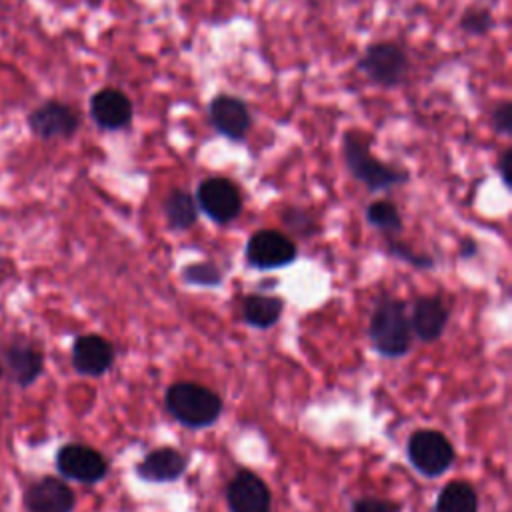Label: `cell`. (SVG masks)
Listing matches in <instances>:
<instances>
[{
  "label": "cell",
  "mask_w": 512,
  "mask_h": 512,
  "mask_svg": "<svg viewBox=\"0 0 512 512\" xmlns=\"http://www.w3.org/2000/svg\"><path fill=\"white\" fill-rule=\"evenodd\" d=\"M342 156L350 174L362 182L368 190H388L408 182V172L390 164L380 162L372 152L364 138V134L356 130H348L342 138Z\"/></svg>",
  "instance_id": "obj_1"
},
{
  "label": "cell",
  "mask_w": 512,
  "mask_h": 512,
  "mask_svg": "<svg viewBox=\"0 0 512 512\" xmlns=\"http://www.w3.org/2000/svg\"><path fill=\"white\" fill-rule=\"evenodd\" d=\"M368 336L382 356H404L412 346V328L406 304L392 296H382L370 316Z\"/></svg>",
  "instance_id": "obj_2"
},
{
  "label": "cell",
  "mask_w": 512,
  "mask_h": 512,
  "mask_svg": "<svg viewBox=\"0 0 512 512\" xmlns=\"http://www.w3.org/2000/svg\"><path fill=\"white\" fill-rule=\"evenodd\" d=\"M168 412L188 428H204L214 424L222 414V398L200 384L176 382L166 390Z\"/></svg>",
  "instance_id": "obj_3"
},
{
  "label": "cell",
  "mask_w": 512,
  "mask_h": 512,
  "mask_svg": "<svg viewBox=\"0 0 512 512\" xmlns=\"http://www.w3.org/2000/svg\"><path fill=\"white\" fill-rule=\"evenodd\" d=\"M358 68L370 82L382 88H396L406 78L408 56L394 42H374L364 50Z\"/></svg>",
  "instance_id": "obj_4"
},
{
  "label": "cell",
  "mask_w": 512,
  "mask_h": 512,
  "mask_svg": "<svg viewBox=\"0 0 512 512\" xmlns=\"http://www.w3.org/2000/svg\"><path fill=\"white\" fill-rule=\"evenodd\" d=\"M408 458L424 476H440L454 462L450 440L438 430H416L408 440Z\"/></svg>",
  "instance_id": "obj_5"
},
{
  "label": "cell",
  "mask_w": 512,
  "mask_h": 512,
  "mask_svg": "<svg viewBox=\"0 0 512 512\" xmlns=\"http://www.w3.org/2000/svg\"><path fill=\"white\" fill-rule=\"evenodd\" d=\"M196 202L202 212L218 224L232 222L242 210L238 186L224 176H210L198 184Z\"/></svg>",
  "instance_id": "obj_6"
},
{
  "label": "cell",
  "mask_w": 512,
  "mask_h": 512,
  "mask_svg": "<svg viewBox=\"0 0 512 512\" xmlns=\"http://www.w3.org/2000/svg\"><path fill=\"white\" fill-rule=\"evenodd\" d=\"M296 246L294 242L278 230H258L250 236L246 244V260L250 266L260 270L282 268L294 262Z\"/></svg>",
  "instance_id": "obj_7"
},
{
  "label": "cell",
  "mask_w": 512,
  "mask_h": 512,
  "mask_svg": "<svg viewBox=\"0 0 512 512\" xmlns=\"http://www.w3.org/2000/svg\"><path fill=\"white\" fill-rule=\"evenodd\" d=\"M56 470L70 480L82 484L100 482L108 472L106 458L84 444H66L56 454Z\"/></svg>",
  "instance_id": "obj_8"
},
{
  "label": "cell",
  "mask_w": 512,
  "mask_h": 512,
  "mask_svg": "<svg viewBox=\"0 0 512 512\" xmlns=\"http://www.w3.org/2000/svg\"><path fill=\"white\" fill-rule=\"evenodd\" d=\"M208 118L218 134L234 142L244 140L252 128V114L246 102L234 94H216L208 102Z\"/></svg>",
  "instance_id": "obj_9"
},
{
  "label": "cell",
  "mask_w": 512,
  "mask_h": 512,
  "mask_svg": "<svg viewBox=\"0 0 512 512\" xmlns=\"http://www.w3.org/2000/svg\"><path fill=\"white\" fill-rule=\"evenodd\" d=\"M28 126L38 138L44 140L70 138L80 126V116L72 106L58 100H48L30 112Z\"/></svg>",
  "instance_id": "obj_10"
},
{
  "label": "cell",
  "mask_w": 512,
  "mask_h": 512,
  "mask_svg": "<svg viewBox=\"0 0 512 512\" xmlns=\"http://www.w3.org/2000/svg\"><path fill=\"white\" fill-rule=\"evenodd\" d=\"M230 512H270L272 496L266 482L250 470H238L226 488Z\"/></svg>",
  "instance_id": "obj_11"
},
{
  "label": "cell",
  "mask_w": 512,
  "mask_h": 512,
  "mask_svg": "<svg viewBox=\"0 0 512 512\" xmlns=\"http://www.w3.org/2000/svg\"><path fill=\"white\" fill-rule=\"evenodd\" d=\"M28 512H72L76 496L72 488L54 476H44L28 486L24 492Z\"/></svg>",
  "instance_id": "obj_12"
},
{
  "label": "cell",
  "mask_w": 512,
  "mask_h": 512,
  "mask_svg": "<svg viewBox=\"0 0 512 512\" xmlns=\"http://www.w3.org/2000/svg\"><path fill=\"white\" fill-rule=\"evenodd\" d=\"M90 116L102 130H122L134 116L132 100L118 88H102L90 98Z\"/></svg>",
  "instance_id": "obj_13"
},
{
  "label": "cell",
  "mask_w": 512,
  "mask_h": 512,
  "mask_svg": "<svg viewBox=\"0 0 512 512\" xmlns=\"http://www.w3.org/2000/svg\"><path fill=\"white\" fill-rule=\"evenodd\" d=\"M114 364V346L98 336L84 334L72 344V366L82 376H102Z\"/></svg>",
  "instance_id": "obj_14"
},
{
  "label": "cell",
  "mask_w": 512,
  "mask_h": 512,
  "mask_svg": "<svg viewBox=\"0 0 512 512\" xmlns=\"http://www.w3.org/2000/svg\"><path fill=\"white\" fill-rule=\"evenodd\" d=\"M410 318V328L412 334H416L422 342H432L442 336L450 312L442 298L438 296H420L414 300L412 314Z\"/></svg>",
  "instance_id": "obj_15"
},
{
  "label": "cell",
  "mask_w": 512,
  "mask_h": 512,
  "mask_svg": "<svg viewBox=\"0 0 512 512\" xmlns=\"http://www.w3.org/2000/svg\"><path fill=\"white\" fill-rule=\"evenodd\" d=\"M2 360V366L8 368L10 378L22 388L34 384L44 370V354L28 342H14L4 346Z\"/></svg>",
  "instance_id": "obj_16"
},
{
  "label": "cell",
  "mask_w": 512,
  "mask_h": 512,
  "mask_svg": "<svg viewBox=\"0 0 512 512\" xmlns=\"http://www.w3.org/2000/svg\"><path fill=\"white\" fill-rule=\"evenodd\" d=\"M188 468V458L176 448H156L148 452L136 466L140 478L148 482H172L178 480Z\"/></svg>",
  "instance_id": "obj_17"
},
{
  "label": "cell",
  "mask_w": 512,
  "mask_h": 512,
  "mask_svg": "<svg viewBox=\"0 0 512 512\" xmlns=\"http://www.w3.org/2000/svg\"><path fill=\"white\" fill-rule=\"evenodd\" d=\"M284 310V302L278 296L268 294H248L242 300V318L254 328H270L278 322Z\"/></svg>",
  "instance_id": "obj_18"
},
{
  "label": "cell",
  "mask_w": 512,
  "mask_h": 512,
  "mask_svg": "<svg viewBox=\"0 0 512 512\" xmlns=\"http://www.w3.org/2000/svg\"><path fill=\"white\" fill-rule=\"evenodd\" d=\"M434 512H478V494L468 482H448L436 498Z\"/></svg>",
  "instance_id": "obj_19"
},
{
  "label": "cell",
  "mask_w": 512,
  "mask_h": 512,
  "mask_svg": "<svg viewBox=\"0 0 512 512\" xmlns=\"http://www.w3.org/2000/svg\"><path fill=\"white\" fill-rule=\"evenodd\" d=\"M164 214L170 228L188 230L198 218L196 200L186 190H170V194L164 200Z\"/></svg>",
  "instance_id": "obj_20"
},
{
  "label": "cell",
  "mask_w": 512,
  "mask_h": 512,
  "mask_svg": "<svg viewBox=\"0 0 512 512\" xmlns=\"http://www.w3.org/2000/svg\"><path fill=\"white\" fill-rule=\"evenodd\" d=\"M366 220L386 232V234H396L402 230V218H400V212L396 208V204L388 202V200H376L372 204H368L366 208Z\"/></svg>",
  "instance_id": "obj_21"
},
{
  "label": "cell",
  "mask_w": 512,
  "mask_h": 512,
  "mask_svg": "<svg viewBox=\"0 0 512 512\" xmlns=\"http://www.w3.org/2000/svg\"><path fill=\"white\" fill-rule=\"evenodd\" d=\"M494 26V18L486 8H468L460 18V28L470 36H484Z\"/></svg>",
  "instance_id": "obj_22"
},
{
  "label": "cell",
  "mask_w": 512,
  "mask_h": 512,
  "mask_svg": "<svg viewBox=\"0 0 512 512\" xmlns=\"http://www.w3.org/2000/svg\"><path fill=\"white\" fill-rule=\"evenodd\" d=\"M184 280L190 284H200V286H218L222 280V272L216 264L212 262H198L190 264L182 272Z\"/></svg>",
  "instance_id": "obj_23"
},
{
  "label": "cell",
  "mask_w": 512,
  "mask_h": 512,
  "mask_svg": "<svg viewBox=\"0 0 512 512\" xmlns=\"http://www.w3.org/2000/svg\"><path fill=\"white\" fill-rule=\"evenodd\" d=\"M282 220L296 234H312L316 230V222L312 220V216H308L304 210H298V208L284 210Z\"/></svg>",
  "instance_id": "obj_24"
},
{
  "label": "cell",
  "mask_w": 512,
  "mask_h": 512,
  "mask_svg": "<svg viewBox=\"0 0 512 512\" xmlns=\"http://www.w3.org/2000/svg\"><path fill=\"white\" fill-rule=\"evenodd\" d=\"M402 508L396 502L374 498V496H364L352 502L350 512H400Z\"/></svg>",
  "instance_id": "obj_25"
},
{
  "label": "cell",
  "mask_w": 512,
  "mask_h": 512,
  "mask_svg": "<svg viewBox=\"0 0 512 512\" xmlns=\"http://www.w3.org/2000/svg\"><path fill=\"white\" fill-rule=\"evenodd\" d=\"M490 120H492V128L498 132V134H510L512 132V104L510 100H502L494 106L492 114H490Z\"/></svg>",
  "instance_id": "obj_26"
},
{
  "label": "cell",
  "mask_w": 512,
  "mask_h": 512,
  "mask_svg": "<svg viewBox=\"0 0 512 512\" xmlns=\"http://www.w3.org/2000/svg\"><path fill=\"white\" fill-rule=\"evenodd\" d=\"M388 252L396 254L398 258H404V260L412 262L414 266H422V268H428V266H432V260H430L428 256H418V254H410V252L406 250V246H402V244H396V242H390V244H388Z\"/></svg>",
  "instance_id": "obj_27"
},
{
  "label": "cell",
  "mask_w": 512,
  "mask_h": 512,
  "mask_svg": "<svg viewBox=\"0 0 512 512\" xmlns=\"http://www.w3.org/2000/svg\"><path fill=\"white\" fill-rule=\"evenodd\" d=\"M510 166H512V148H506L500 156H498V162H496V168H498V174L502 178V182L510 188L512 180H510Z\"/></svg>",
  "instance_id": "obj_28"
},
{
  "label": "cell",
  "mask_w": 512,
  "mask_h": 512,
  "mask_svg": "<svg viewBox=\"0 0 512 512\" xmlns=\"http://www.w3.org/2000/svg\"><path fill=\"white\" fill-rule=\"evenodd\" d=\"M472 254H476V244L472 240H468L466 242V250L462 248V256H472Z\"/></svg>",
  "instance_id": "obj_29"
},
{
  "label": "cell",
  "mask_w": 512,
  "mask_h": 512,
  "mask_svg": "<svg viewBox=\"0 0 512 512\" xmlns=\"http://www.w3.org/2000/svg\"><path fill=\"white\" fill-rule=\"evenodd\" d=\"M4 376V366H2V362H0V378Z\"/></svg>",
  "instance_id": "obj_30"
}]
</instances>
